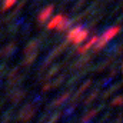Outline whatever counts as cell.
Segmentation results:
<instances>
[{"label": "cell", "mask_w": 123, "mask_h": 123, "mask_svg": "<svg viewBox=\"0 0 123 123\" xmlns=\"http://www.w3.org/2000/svg\"><path fill=\"white\" fill-rule=\"evenodd\" d=\"M14 49H16V42H12V43H9V44L1 50V53H9V55H10V53L14 52ZM9 55H7V56H9Z\"/></svg>", "instance_id": "7"}, {"label": "cell", "mask_w": 123, "mask_h": 123, "mask_svg": "<svg viewBox=\"0 0 123 123\" xmlns=\"http://www.w3.org/2000/svg\"><path fill=\"white\" fill-rule=\"evenodd\" d=\"M53 10H55V6H53V4L46 6V7H44V9L39 13V16H37V23H39V25L46 23V22H47V19L53 14Z\"/></svg>", "instance_id": "2"}, {"label": "cell", "mask_w": 123, "mask_h": 123, "mask_svg": "<svg viewBox=\"0 0 123 123\" xmlns=\"http://www.w3.org/2000/svg\"><path fill=\"white\" fill-rule=\"evenodd\" d=\"M86 1H87V0H77V3H76L74 7H73V12H77L80 7H83V6L86 4Z\"/></svg>", "instance_id": "8"}, {"label": "cell", "mask_w": 123, "mask_h": 123, "mask_svg": "<svg viewBox=\"0 0 123 123\" xmlns=\"http://www.w3.org/2000/svg\"><path fill=\"white\" fill-rule=\"evenodd\" d=\"M89 33H90L89 29L85 27V26H74V27L69 29L66 42L67 43H73V44H80L89 37Z\"/></svg>", "instance_id": "1"}, {"label": "cell", "mask_w": 123, "mask_h": 123, "mask_svg": "<svg viewBox=\"0 0 123 123\" xmlns=\"http://www.w3.org/2000/svg\"><path fill=\"white\" fill-rule=\"evenodd\" d=\"M119 31H120V26H113V27H109L106 31H103V34H102V40L105 42V43H107V42H110L115 36H117L119 34Z\"/></svg>", "instance_id": "3"}, {"label": "cell", "mask_w": 123, "mask_h": 123, "mask_svg": "<svg viewBox=\"0 0 123 123\" xmlns=\"http://www.w3.org/2000/svg\"><path fill=\"white\" fill-rule=\"evenodd\" d=\"M16 1H17V0H4V3H3V6H1V12H7L9 9H12Z\"/></svg>", "instance_id": "6"}, {"label": "cell", "mask_w": 123, "mask_h": 123, "mask_svg": "<svg viewBox=\"0 0 123 123\" xmlns=\"http://www.w3.org/2000/svg\"><path fill=\"white\" fill-rule=\"evenodd\" d=\"M63 17H64V14H56V16L50 20V23L47 25V30H53V29H56V27L59 26V23L63 20Z\"/></svg>", "instance_id": "5"}, {"label": "cell", "mask_w": 123, "mask_h": 123, "mask_svg": "<svg viewBox=\"0 0 123 123\" xmlns=\"http://www.w3.org/2000/svg\"><path fill=\"white\" fill-rule=\"evenodd\" d=\"M72 20L70 19H67V17H63V20H62L60 23H59V26L56 27V30L59 31V33H63V31H69V29L72 27Z\"/></svg>", "instance_id": "4"}]
</instances>
